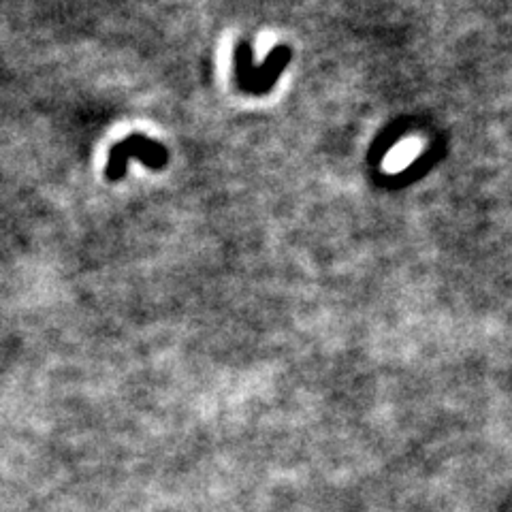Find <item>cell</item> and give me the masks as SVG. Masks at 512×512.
<instances>
[{"label": "cell", "instance_id": "1", "mask_svg": "<svg viewBox=\"0 0 512 512\" xmlns=\"http://www.w3.org/2000/svg\"><path fill=\"white\" fill-rule=\"evenodd\" d=\"M288 60H291V50H288L286 45H280V47H276V50H271L263 67L256 71L252 67V47L246 41L237 43V47H235V79H237L239 88H242L244 92H252V94L269 92L278 82V77Z\"/></svg>", "mask_w": 512, "mask_h": 512}, {"label": "cell", "instance_id": "2", "mask_svg": "<svg viewBox=\"0 0 512 512\" xmlns=\"http://www.w3.org/2000/svg\"><path fill=\"white\" fill-rule=\"evenodd\" d=\"M128 158H139L143 165L158 169V167L167 165L169 152L160 146L158 141H152L146 135H131L111 148L109 163H107V178L109 180L124 178Z\"/></svg>", "mask_w": 512, "mask_h": 512}]
</instances>
